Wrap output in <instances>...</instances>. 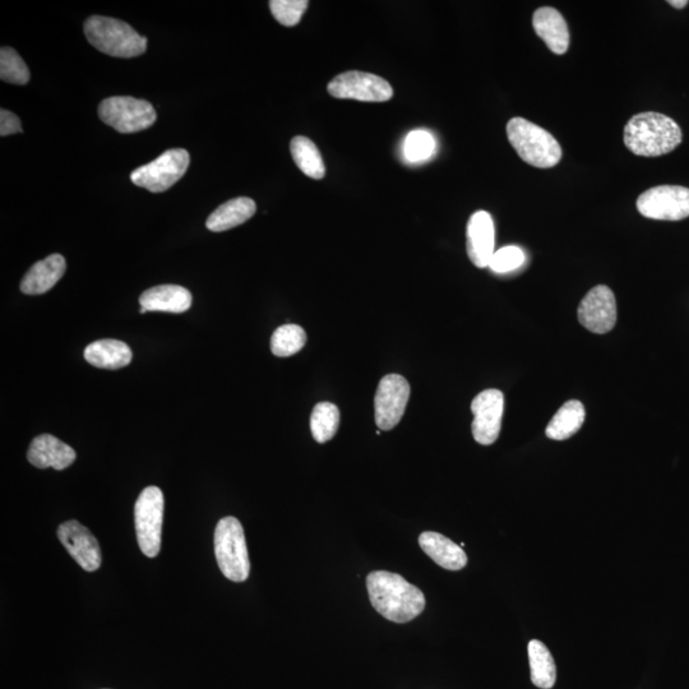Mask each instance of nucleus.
Instances as JSON below:
<instances>
[{"instance_id": "nucleus-8", "label": "nucleus", "mask_w": 689, "mask_h": 689, "mask_svg": "<svg viewBox=\"0 0 689 689\" xmlns=\"http://www.w3.org/2000/svg\"><path fill=\"white\" fill-rule=\"evenodd\" d=\"M191 164L188 151L173 149L164 152L152 163L132 171L131 180L137 187L152 193L168 191L178 183Z\"/></svg>"}, {"instance_id": "nucleus-7", "label": "nucleus", "mask_w": 689, "mask_h": 689, "mask_svg": "<svg viewBox=\"0 0 689 689\" xmlns=\"http://www.w3.org/2000/svg\"><path fill=\"white\" fill-rule=\"evenodd\" d=\"M101 120L119 133H136L154 126L156 112L149 101L131 96H114L99 106Z\"/></svg>"}, {"instance_id": "nucleus-30", "label": "nucleus", "mask_w": 689, "mask_h": 689, "mask_svg": "<svg viewBox=\"0 0 689 689\" xmlns=\"http://www.w3.org/2000/svg\"><path fill=\"white\" fill-rule=\"evenodd\" d=\"M308 6L307 0H272L270 2L272 15L286 27L297 26Z\"/></svg>"}, {"instance_id": "nucleus-10", "label": "nucleus", "mask_w": 689, "mask_h": 689, "mask_svg": "<svg viewBox=\"0 0 689 689\" xmlns=\"http://www.w3.org/2000/svg\"><path fill=\"white\" fill-rule=\"evenodd\" d=\"M637 210L651 220L679 221L689 217V188L659 186L647 189L637 200Z\"/></svg>"}, {"instance_id": "nucleus-5", "label": "nucleus", "mask_w": 689, "mask_h": 689, "mask_svg": "<svg viewBox=\"0 0 689 689\" xmlns=\"http://www.w3.org/2000/svg\"><path fill=\"white\" fill-rule=\"evenodd\" d=\"M215 556L220 571L228 580L244 582L251 573L247 541L242 524L235 517H224L216 526Z\"/></svg>"}, {"instance_id": "nucleus-28", "label": "nucleus", "mask_w": 689, "mask_h": 689, "mask_svg": "<svg viewBox=\"0 0 689 689\" xmlns=\"http://www.w3.org/2000/svg\"><path fill=\"white\" fill-rule=\"evenodd\" d=\"M0 78L12 85L23 86L30 81V71L15 49L3 46L0 49Z\"/></svg>"}, {"instance_id": "nucleus-21", "label": "nucleus", "mask_w": 689, "mask_h": 689, "mask_svg": "<svg viewBox=\"0 0 689 689\" xmlns=\"http://www.w3.org/2000/svg\"><path fill=\"white\" fill-rule=\"evenodd\" d=\"M256 211V202L251 200V198H234V200H230L224 203V205L217 207L208 217L206 226L208 230L214 231V233H221V231L234 229L239 225L247 223L256 214Z\"/></svg>"}, {"instance_id": "nucleus-1", "label": "nucleus", "mask_w": 689, "mask_h": 689, "mask_svg": "<svg viewBox=\"0 0 689 689\" xmlns=\"http://www.w3.org/2000/svg\"><path fill=\"white\" fill-rule=\"evenodd\" d=\"M367 589L373 608L391 622H411L422 614L427 604L423 591L397 573H369Z\"/></svg>"}, {"instance_id": "nucleus-31", "label": "nucleus", "mask_w": 689, "mask_h": 689, "mask_svg": "<svg viewBox=\"0 0 689 689\" xmlns=\"http://www.w3.org/2000/svg\"><path fill=\"white\" fill-rule=\"evenodd\" d=\"M526 256L521 248L510 245L504 247L494 253L492 261L489 263V268L496 274H508L524 265Z\"/></svg>"}, {"instance_id": "nucleus-2", "label": "nucleus", "mask_w": 689, "mask_h": 689, "mask_svg": "<svg viewBox=\"0 0 689 689\" xmlns=\"http://www.w3.org/2000/svg\"><path fill=\"white\" fill-rule=\"evenodd\" d=\"M681 127L667 115L647 112L635 115L624 128V145L637 156L658 157L681 145Z\"/></svg>"}, {"instance_id": "nucleus-15", "label": "nucleus", "mask_w": 689, "mask_h": 689, "mask_svg": "<svg viewBox=\"0 0 689 689\" xmlns=\"http://www.w3.org/2000/svg\"><path fill=\"white\" fill-rule=\"evenodd\" d=\"M467 254L476 267L487 268L496 253V229L492 216L485 211L475 212L467 224Z\"/></svg>"}, {"instance_id": "nucleus-23", "label": "nucleus", "mask_w": 689, "mask_h": 689, "mask_svg": "<svg viewBox=\"0 0 689 689\" xmlns=\"http://www.w3.org/2000/svg\"><path fill=\"white\" fill-rule=\"evenodd\" d=\"M585 416V408L580 401H568L550 420L545 434L554 441H566L581 429Z\"/></svg>"}, {"instance_id": "nucleus-26", "label": "nucleus", "mask_w": 689, "mask_h": 689, "mask_svg": "<svg viewBox=\"0 0 689 689\" xmlns=\"http://www.w3.org/2000/svg\"><path fill=\"white\" fill-rule=\"evenodd\" d=\"M340 425V410L331 402L316 405L311 415L312 436L318 443H326L336 436Z\"/></svg>"}, {"instance_id": "nucleus-11", "label": "nucleus", "mask_w": 689, "mask_h": 689, "mask_svg": "<svg viewBox=\"0 0 689 689\" xmlns=\"http://www.w3.org/2000/svg\"><path fill=\"white\" fill-rule=\"evenodd\" d=\"M410 397L409 382L399 374H388L379 382L374 408L381 430H391L401 422Z\"/></svg>"}, {"instance_id": "nucleus-32", "label": "nucleus", "mask_w": 689, "mask_h": 689, "mask_svg": "<svg viewBox=\"0 0 689 689\" xmlns=\"http://www.w3.org/2000/svg\"><path fill=\"white\" fill-rule=\"evenodd\" d=\"M22 124L16 114L8 112L6 109L0 110V136L6 137L11 134L22 133Z\"/></svg>"}, {"instance_id": "nucleus-12", "label": "nucleus", "mask_w": 689, "mask_h": 689, "mask_svg": "<svg viewBox=\"0 0 689 689\" xmlns=\"http://www.w3.org/2000/svg\"><path fill=\"white\" fill-rule=\"evenodd\" d=\"M578 321L594 334L604 335L617 323V302L614 293L605 285L595 286L578 307Z\"/></svg>"}, {"instance_id": "nucleus-22", "label": "nucleus", "mask_w": 689, "mask_h": 689, "mask_svg": "<svg viewBox=\"0 0 689 689\" xmlns=\"http://www.w3.org/2000/svg\"><path fill=\"white\" fill-rule=\"evenodd\" d=\"M85 359L96 368L120 369L132 362V350L122 341L100 340L87 346Z\"/></svg>"}, {"instance_id": "nucleus-9", "label": "nucleus", "mask_w": 689, "mask_h": 689, "mask_svg": "<svg viewBox=\"0 0 689 689\" xmlns=\"http://www.w3.org/2000/svg\"><path fill=\"white\" fill-rule=\"evenodd\" d=\"M327 90L335 99L358 100L365 103H385L393 96L392 86L385 78L358 71L336 76L328 83Z\"/></svg>"}, {"instance_id": "nucleus-4", "label": "nucleus", "mask_w": 689, "mask_h": 689, "mask_svg": "<svg viewBox=\"0 0 689 689\" xmlns=\"http://www.w3.org/2000/svg\"><path fill=\"white\" fill-rule=\"evenodd\" d=\"M85 35L99 52L115 58L140 57L147 49V39L128 23L115 18L92 16L85 22Z\"/></svg>"}, {"instance_id": "nucleus-29", "label": "nucleus", "mask_w": 689, "mask_h": 689, "mask_svg": "<svg viewBox=\"0 0 689 689\" xmlns=\"http://www.w3.org/2000/svg\"><path fill=\"white\" fill-rule=\"evenodd\" d=\"M436 151V141L427 131H414L408 134L404 143V155L410 163L428 160Z\"/></svg>"}, {"instance_id": "nucleus-3", "label": "nucleus", "mask_w": 689, "mask_h": 689, "mask_svg": "<svg viewBox=\"0 0 689 689\" xmlns=\"http://www.w3.org/2000/svg\"><path fill=\"white\" fill-rule=\"evenodd\" d=\"M507 136L517 155L535 168H553L562 159V147L556 138L529 120L512 118L507 124Z\"/></svg>"}, {"instance_id": "nucleus-20", "label": "nucleus", "mask_w": 689, "mask_h": 689, "mask_svg": "<svg viewBox=\"0 0 689 689\" xmlns=\"http://www.w3.org/2000/svg\"><path fill=\"white\" fill-rule=\"evenodd\" d=\"M423 552L434 562L448 571H460L466 567L467 556L464 549L442 534L425 531L419 536Z\"/></svg>"}, {"instance_id": "nucleus-27", "label": "nucleus", "mask_w": 689, "mask_h": 689, "mask_svg": "<svg viewBox=\"0 0 689 689\" xmlns=\"http://www.w3.org/2000/svg\"><path fill=\"white\" fill-rule=\"evenodd\" d=\"M307 342V334L302 327L285 325L277 328L271 337L272 354L279 358H288L299 353Z\"/></svg>"}, {"instance_id": "nucleus-33", "label": "nucleus", "mask_w": 689, "mask_h": 689, "mask_svg": "<svg viewBox=\"0 0 689 689\" xmlns=\"http://www.w3.org/2000/svg\"><path fill=\"white\" fill-rule=\"evenodd\" d=\"M668 3L670 4V6L677 9H683L688 6V0H669Z\"/></svg>"}, {"instance_id": "nucleus-17", "label": "nucleus", "mask_w": 689, "mask_h": 689, "mask_svg": "<svg viewBox=\"0 0 689 689\" xmlns=\"http://www.w3.org/2000/svg\"><path fill=\"white\" fill-rule=\"evenodd\" d=\"M536 35L547 44L550 52L563 55L570 46V31L564 17L556 8L543 7L534 13Z\"/></svg>"}, {"instance_id": "nucleus-13", "label": "nucleus", "mask_w": 689, "mask_h": 689, "mask_svg": "<svg viewBox=\"0 0 689 689\" xmlns=\"http://www.w3.org/2000/svg\"><path fill=\"white\" fill-rule=\"evenodd\" d=\"M504 396L499 390H487L479 393L471 402L474 422L473 436L483 446L493 445L501 433Z\"/></svg>"}, {"instance_id": "nucleus-14", "label": "nucleus", "mask_w": 689, "mask_h": 689, "mask_svg": "<svg viewBox=\"0 0 689 689\" xmlns=\"http://www.w3.org/2000/svg\"><path fill=\"white\" fill-rule=\"evenodd\" d=\"M58 538L83 570L87 572L99 570L103 561L99 541L87 527L76 520L63 522L58 527Z\"/></svg>"}, {"instance_id": "nucleus-16", "label": "nucleus", "mask_w": 689, "mask_h": 689, "mask_svg": "<svg viewBox=\"0 0 689 689\" xmlns=\"http://www.w3.org/2000/svg\"><path fill=\"white\" fill-rule=\"evenodd\" d=\"M76 452L52 434H41L31 442L27 460L38 469L64 470L76 461Z\"/></svg>"}, {"instance_id": "nucleus-25", "label": "nucleus", "mask_w": 689, "mask_h": 689, "mask_svg": "<svg viewBox=\"0 0 689 689\" xmlns=\"http://www.w3.org/2000/svg\"><path fill=\"white\" fill-rule=\"evenodd\" d=\"M290 152L295 164L307 177L316 180L325 178L326 168L321 152L309 138L294 137L290 143Z\"/></svg>"}, {"instance_id": "nucleus-18", "label": "nucleus", "mask_w": 689, "mask_h": 689, "mask_svg": "<svg viewBox=\"0 0 689 689\" xmlns=\"http://www.w3.org/2000/svg\"><path fill=\"white\" fill-rule=\"evenodd\" d=\"M67 270V262L62 254H52L43 261L36 262L21 281V291L26 295H41L53 289Z\"/></svg>"}, {"instance_id": "nucleus-24", "label": "nucleus", "mask_w": 689, "mask_h": 689, "mask_svg": "<svg viewBox=\"0 0 689 689\" xmlns=\"http://www.w3.org/2000/svg\"><path fill=\"white\" fill-rule=\"evenodd\" d=\"M527 651H529L531 681L541 689L553 688L557 681V667L548 647L539 640H533L529 642Z\"/></svg>"}, {"instance_id": "nucleus-6", "label": "nucleus", "mask_w": 689, "mask_h": 689, "mask_svg": "<svg viewBox=\"0 0 689 689\" xmlns=\"http://www.w3.org/2000/svg\"><path fill=\"white\" fill-rule=\"evenodd\" d=\"M164 508V494L157 487L143 489L134 506L138 544L142 553L149 558H155L160 553Z\"/></svg>"}, {"instance_id": "nucleus-19", "label": "nucleus", "mask_w": 689, "mask_h": 689, "mask_svg": "<svg viewBox=\"0 0 689 689\" xmlns=\"http://www.w3.org/2000/svg\"><path fill=\"white\" fill-rule=\"evenodd\" d=\"M146 312L184 313L192 307L191 291L179 285H160L146 290L140 298Z\"/></svg>"}]
</instances>
